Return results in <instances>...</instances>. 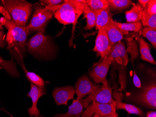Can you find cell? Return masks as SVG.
<instances>
[{
	"mask_svg": "<svg viewBox=\"0 0 156 117\" xmlns=\"http://www.w3.org/2000/svg\"><path fill=\"white\" fill-rule=\"evenodd\" d=\"M142 35L151 43L154 48H156V29L145 27L142 29Z\"/></svg>",
	"mask_w": 156,
	"mask_h": 117,
	"instance_id": "obj_28",
	"label": "cell"
},
{
	"mask_svg": "<svg viewBox=\"0 0 156 117\" xmlns=\"http://www.w3.org/2000/svg\"><path fill=\"white\" fill-rule=\"evenodd\" d=\"M141 20L143 25L144 27L156 29V15H150L147 12L146 8L143 11Z\"/></svg>",
	"mask_w": 156,
	"mask_h": 117,
	"instance_id": "obj_26",
	"label": "cell"
},
{
	"mask_svg": "<svg viewBox=\"0 0 156 117\" xmlns=\"http://www.w3.org/2000/svg\"><path fill=\"white\" fill-rule=\"evenodd\" d=\"M114 24L122 30L127 32L134 31L135 32H139L141 31L142 29V24L140 22L121 23L114 21Z\"/></svg>",
	"mask_w": 156,
	"mask_h": 117,
	"instance_id": "obj_24",
	"label": "cell"
},
{
	"mask_svg": "<svg viewBox=\"0 0 156 117\" xmlns=\"http://www.w3.org/2000/svg\"><path fill=\"white\" fill-rule=\"evenodd\" d=\"M111 59L109 56L104 57L98 65L89 72V76L97 84L101 83L104 86L108 85L107 76L111 66Z\"/></svg>",
	"mask_w": 156,
	"mask_h": 117,
	"instance_id": "obj_8",
	"label": "cell"
},
{
	"mask_svg": "<svg viewBox=\"0 0 156 117\" xmlns=\"http://www.w3.org/2000/svg\"><path fill=\"white\" fill-rule=\"evenodd\" d=\"M146 117H156V111H149L146 114Z\"/></svg>",
	"mask_w": 156,
	"mask_h": 117,
	"instance_id": "obj_35",
	"label": "cell"
},
{
	"mask_svg": "<svg viewBox=\"0 0 156 117\" xmlns=\"http://www.w3.org/2000/svg\"><path fill=\"white\" fill-rule=\"evenodd\" d=\"M26 47L31 53L44 57L49 56L53 51L50 37L41 32H37L29 39Z\"/></svg>",
	"mask_w": 156,
	"mask_h": 117,
	"instance_id": "obj_6",
	"label": "cell"
},
{
	"mask_svg": "<svg viewBox=\"0 0 156 117\" xmlns=\"http://www.w3.org/2000/svg\"><path fill=\"white\" fill-rule=\"evenodd\" d=\"M63 0H42L40 1L41 5L44 7H51L63 3Z\"/></svg>",
	"mask_w": 156,
	"mask_h": 117,
	"instance_id": "obj_29",
	"label": "cell"
},
{
	"mask_svg": "<svg viewBox=\"0 0 156 117\" xmlns=\"http://www.w3.org/2000/svg\"><path fill=\"white\" fill-rule=\"evenodd\" d=\"M30 89L27 94V97H30L32 100V105L30 108H28V113L30 116L38 117L40 112L37 107V102L40 97L46 94L45 86L39 87L30 82Z\"/></svg>",
	"mask_w": 156,
	"mask_h": 117,
	"instance_id": "obj_14",
	"label": "cell"
},
{
	"mask_svg": "<svg viewBox=\"0 0 156 117\" xmlns=\"http://www.w3.org/2000/svg\"><path fill=\"white\" fill-rule=\"evenodd\" d=\"M101 29L107 33L111 47L117 42L121 41L124 38V35H127L128 33V32L121 30L114 24L107 25Z\"/></svg>",
	"mask_w": 156,
	"mask_h": 117,
	"instance_id": "obj_17",
	"label": "cell"
},
{
	"mask_svg": "<svg viewBox=\"0 0 156 117\" xmlns=\"http://www.w3.org/2000/svg\"><path fill=\"white\" fill-rule=\"evenodd\" d=\"M86 5L85 0H65L63 3L53 7H45L54 14L59 23L73 24V32L78 19L84 12Z\"/></svg>",
	"mask_w": 156,
	"mask_h": 117,
	"instance_id": "obj_2",
	"label": "cell"
},
{
	"mask_svg": "<svg viewBox=\"0 0 156 117\" xmlns=\"http://www.w3.org/2000/svg\"><path fill=\"white\" fill-rule=\"evenodd\" d=\"M147 12L150 15H156V0H150L146 7Z\"/></svg>",
	"mask_w": 156,
	"mask_h": 117,
	"instance_id": "obj_30",
	"label": "cell"
},
{
	"mask_svg": "<svg viewBox=\"0 0 156 117\" xmlns=\"http://www.w3.org/2000/svg\"><path fill=\"white\" fill-rule=\"evenodd\" d=\"M99 86V84L92 82L87 75L81 76L75 85L74 89L77 95V100H81L87 96L91 95Z\"/></svg>",
	"mask_w": 156,
	"mask_h": 117,
	"instance_id": "obj_10",
	"label": "cell"
},
{
	"mask_svg": "<svg viewBox=\"0 0 156 117\" xmlns=\"http://www.w3.org/2000/svg\"><path fill=\"white\" fill-rule=\"evenodd\" d=\"M133 82L134 85L136 87L140 88H141V83L140 82V79L138 77L136 74L135 73V71L134 72V76H133Z\"/></svg>",
	"mask_w": 156,
	"mask_h": 117,
	"instance_id": "obj_33",
	"label": "cell"
},
{
	"mask_svg": "<svg viewBox=\"0 0 156 117\" xmlns=\"http://www.w3.org/2000/svg\"><path fill=\"white\" fill-rule=\"evenodd\" d=\"M84 18L87 19V25L84 28L85 30H91L95 28L96 25V17L94 11L91 10L87 5H86L84 12Z\"/></svg>",
	"mask_w": 156,
	"mask_h": 117,
	"instance_id": "obj_23",
	"label": "cell"
},
{
	"mask_svg": "<svg viewBox=\"0 0 156 117\" xmlns=\"http://www.w3.org/2000/svg\"><path fill=\"white\" fill-rule=\"evenodd\" d=\"M0 24L8 31L6 39L7 49L18 62H21L26 52L27 37L29 34L26 27L17 25L12 20L4 17L0 18Z\"/></svg>",
	"mask_w": 156,
	"mask_h": 117,
	"instance_id": "obj_1",
	"label": "cell"
},
{
	"mask_svg": "<svg viewBox=\"0 0 156 117\" xmlns=\"http://www.w3.org/2000/svg\"><path fill=\"white\" fill-rule=\"evenodd\" d=\"M34 9V13L30 22L26 26L27 31L29 34L32 32H41L44 34L47 23L54 14L39 3L35 4Z\"/></svg>",
	"mask_w": 156,
	"mask_h": 117,
	"instance_id": "obj_5",
	"label": "cell"
},
{
	"mask_svg": "<svg viewBox=\"0 0 156 117\" xmlns=\"http://www.w3.org/2000/svg\"><path fill=\"white\" fill-rule=\"evenodd\" d=\"M108 56L111 59V65L119 73V82L123 90L127 85L125 68L128 63V56L123 42L119 41L113 46Z\"/></svg>",
	"mask_w": 156,
	"mask_h": 117,
	"instance_id": "obj_4",
	"label": "cell"
},
{
	"mask_svg": "<svg viewBox=\"0 0 156 117\" xmlns=\"http://www.w3.org/2000/svg\"><path fill=\"white\" fill-rule=\"evenodd\" d=\"M150 0H139L138 3L144 9H145Z\"/></svg>",
	"mask_w": 156,
	"mask_h": 117,
	"instance_id": "obj_34",
	"label": "cell"
},
{
	"mask_svg": "<svg viewBox=\"0 0 156 117\" xmlns=\"http://www.w3.org/2000/svg\"><path fill=\"white\" fill-rule=\"evenodd\" d=\"M116 110L115 101L114 103L110 104L97 103L92 102V104H89L87 107L86 110L82 113L81 117H91L95 113L104 117L116 113Z\"/></svg>",
	"mask_w": 156,
	"mask_h": 117,
	"instance_id": "obj_9",
	"label": "cell"
},
{
	"mask_svg": "<svg viewBox=\"0 0 156 117\" xmlns=\"http://www.w3.org/2000/svg\"><path fill=\"white\" fill-rule=\"evenodd\" d=\"M93 117H102V116H100V115H98V114H96V113H95V114H94V115Z\"/></svg>",
	"mask_w": 156,
	"mask_h": 117,
	"instance_id": "obj_37",
	"label": "cell"
},
{
	"mask_svg": "<svg viewBox=\"0 0 156 117\" xmlns=\"http://www.w3.org/2000/svg\"><path fill=\"white\" fill-rule=\"evenodd\" d=\"M30 117H33V116H31Z\"/></svg>",
	"mask_w": 156,
	"mask_h": 117,
	"instance_id": "obj_38",
	"label": "cell"
},
{
	"mask_svg": "<svg viewBox=\"0 0 156 117\" xmlns=\"http://www.w3.org/2000/svg\"><path fill=\"white\" fill-rule=\"evenodd\" d=\"M91 102L92 101L89 96L80 100L74 99L72 104L68 107L67 112L57 114L55 117H80L83 109L86 108Z\"/></svg>",
	"mask_w": 156,
	"mask_h": 117,
	"instance_id": "obj_16",
	"label": "cell"
},
{
	"mask_svg": "<svg viewBox=\"0 0 156 117\" xmlns=\"http://www.w3.org/2000/svg\"><path fill=\"white\" fill-rule=\"evenodd\" d=\"M113 88L109 84L107 87L103 85H99V87L91 95H88L92 102L97 103L110 104L114 103L112 97Z\"/></svg>",
	"mask_w": 156,
	"mask_h": 117,
	"instance_id": "obj_13",
	"label": "cell"
},
{
	"mask_svg": "<svg viewBox=\"0 0 156 117\" xmlns=\"http://www.w3.org/2000/svg\"><path fill=\"white\" fill-rule=\"evenodd\" d=\"M0 3L10 14L12 21L26 27L32 12V4L23 0H2Z\"/></svg>",
	"mask_w": 156,
	"mask_h": 117,
	"instance_id": "obj_3",
	"label": "cell"
},
{
	"mask_svg": "<svg viewBox=\"0 0 156 117\" xmlns=\"http://www.w3.org/2000/svg\"><path fill=\"white\" fill-rule=\"evenodd\" d=\"M132 5L131 9L125 12L127 23L140 22L144 9L138 3L137 4L132 3Z\"/></svg>",
	"mask_w": 156,
	"mask_h": 117,
	"instance_id": "obj_20",
	"label": "cell"
},
{
	"mask_svg": "<svg viewBox=\"0 0 156 117\" xmlns=\"http://www.w3.org/2000/svg\"><path fill=\"white\" fill-rule=\"evenodd\" d=\"M111 50L107 33L102 29L99 30L95 39V46L93 51L97 53L98 56L101 57L102 60L104 57L109 55Z\"/></svg>",
	"mask_w": 156,
	"mask_h": 117,
	"instance_id": "obj_11",
	"label": "cell"
},
{
	"mask_svg": "<svg viewBox=\"0 0 156 117\" xmlns=\"http://www.w3.org/2000/svg\"><path fill=\"white\" fill-rule=\"evenodd\" d=\"M96 17V30L99 31L104 26L111 24H114V20L112 18V15L110 11L103 9L94 11Z\"/></svg>",
	"mask_w": 156,
	"mask_h": 117,
	"instance_id": "obj_18",
	"label": "cell"
},
{
	"mask_svg": "<svg viewBox=\"0 0 156 117\" xmlns=\"http://www.w3.org/2000/svg\"><path fill=\"white\" fill-rule=\"evenodd\" d=\"M85 3L94 11L99 9L109 11L107 0H85Z\"/></svg>",
	"mask_w": 156,
	"mask_h": 117,
	"instance_id": "obj_25",
	"label": "cell"
},
{
	"mask_svg": "<svg viewBox=\"0 0 156 117\" xmlns=\"http://www.w3.org/2000/svg\"><path fill=\"white\" fill-rule=\"evenodd\" d=\"M7 43L5 40L4 30L2 25L0 24V48H4L6 46Z\"/></svg>",
	"mask_w": 156,
	"mask_h": 117,
	"instance_id": "obj_31",
	"label": "cell"
},
{
	"mask_svg": "<svg viewBox=\"0 0 156 117\" xmlns=\"http://www.w3.org/2000/svg\"><path fill=\"white\" fill-rule=\"evenodd\" d=\"M104 117H118V115L117 113H115L105 116Z\"/></svg>",
	"mask_w": 156,
	"mask_h": 117,
	"instance_id": "obj_36",
	"label": "cell"
},
{
	"mask_svg": "<svg viewBox=\"0 0 156 117\" xmlns=\"http://www.w3.org/2000/svg\"><path fill=\"white\" fill-rule=\"evenodd\" d=\"M0 66L12 77L20 76L15 63L13 60H6L0 56Z\"/></svg>",
	"mask_w": 156,
	"mask_h": 117,
	"instance_id": "obj_22",
	"label": "cell"
},
{
	"mask_svg": "<svg viewBox=\"0 0 156 117\" xmlns=\"http://www.w3.org/2000/svg\"><path fill=\"white\" fill-rule=\"evenodd\" d=\"M112 97L115 102L116 110H123L126 111L129 114H135L141 117H145L144 112L138 107L129 104L124 103L122 101L123 98V95L120 91L117 90L115 85L112 88Z\"/></svg>",
	"mask_w": 156,
	"mask_h": 117,
	"instance_id": "obj_12",
	"label": "cell"
},
{
	"mask_svg": "<svg viewBox=\"0 0 156 117\" xmlns=\"http://www.w3.org/2000/svg\"><path fill=\"white\" fill-rule=\"evenodd\" d=\"M0 14H2L4 16V18L8 20H12V18L10 16V14L2 5H0Z\"/></svg>",
	"mask_w": 156,
	"mask_h": 117,
	"instance_id": "obj_32",
	"label": "cell"
},
{
	"mask_svg": "<svg viewBox=\"0 0 156 117\" xmlns=\"http://www.w3.org/2000/svg\"><path fill=\"white\" fill-rule=\"evenodd\" d=\"M131 99L148 108L156 109V83L152 82L147 84L139 92L132 96Z\"/></svg>",
	"mask_w": 156,
	"mask_h": 117,
	"instance_id": "obj_7",
	"label": "cell"
},
{
	"mask_svg": "<svg viewBox=\"0 0 156 117\" xmlns=\"http://www.w3.org/2000/svg\"><path fill=\"white\" fill-rule=\"evenodd\" d=\"M137 40L139 43L141 59L156 65L155 60L151 53L150 45L142 38H137Z\"/></svg>",
	"mask_w": 156,
	"mask_h": 117,
	"instance_id": "obj_19",
	"label": "cell"
},
{
	"mask_svg": "<svg viewBox=\"0 0 156 117\" xmlns=\"http://www.w3.org/2000/svg\"><path fill=\"white\" fill-rule=\"evenodd\" d=\"M22 68L25 72L26 77L28 80H29L31 82V83L37 87H43L45 86V83L44 80L40 76L35 74L34 72H29L26 70L24 65H23Z\"/></svg>",
	"mask_w": 156,
	"mask_h": 117,
	"instance_id": "obj_27",
	"label": "cell"
},
{
	"mask_svg": "<svg viewBox=\"0 0 156 117\" xmlns=\"http://www.w3.org/2000/svg\"><path fill=\"white\" fill-rule=\"evenodd\" d=\"M75 89L72 86L56 87L52 91V96L58 106L67 105L68 101L74 98Z\"/></svg>",
	"mask_w": 156,
	"mask_h": 117,
	"instance_id": "obj_15",
	"label": "cell"
},
{
	"mask_svg": "<svg viewBox=\"0 0 156 117\" xmlns=\"http://www.w3.org/2000/svg\"><path fill=\"white\" fill-rule=\"evenodd\" d=\"M110 13H117L126 10L132 5L130 0H107Z\"/></svg>",
	"mask_w": 156,
	"mask_h": 117,
	"instance_id": "obj_21",
	"label": "cell"
}]
</instances>
